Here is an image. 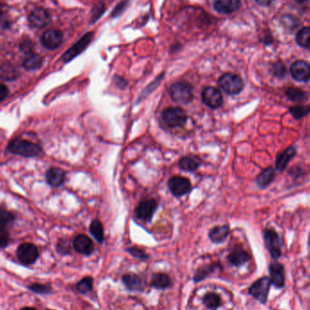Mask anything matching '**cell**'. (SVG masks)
<instances>
[{"label": "cell", "mask_w": 310, "mask_h": 310, "mask_svg": "<svg viewBox=\"0 0 310 310\" xmlns=\"http://www.w3.org/2000/svg\"><path fill=\"white\" fill-rule=\"evenodd\" d=\"M8 151L23 157H36L42 152V148L37 143L23 139L16 138L9 143Z\"/></svg>", "instance_id": "1"}, {"label": "cell", "mask_w": 310, "mask_h": 310, "mask_svg": "<svg viewBox=\"0 0 310 310\" xmlns=\"http://www.w3.org/2000/svg\"><path fill=\"white\" fill-rule=\"evenodd\" d=\"M172 101L179 105H188L193 99V86L188 82H176L169 88Z\"/></svg>", "instance_id": "2"}, {"label": "cell", "mask_w": 310, "mask_h": 310, "mask_svg": "<svg viewBox=\"0 0 310 310\" xmlns=\"http://www.w3.org/2000/svg\"><path fill=\"white\" fill-rule=\"evenodd\" d=\"M188 116L180 107H168L162 113V120L169 128H179L184 126Z\"/></svg>", "instance_id": "3"}, {"label": "cell", "mask_w": 310, "mask_h": 310, "mask_svg": "<svg viewBox=\"0 0 310 310\" xmlns=\"http://www.w3.org/2000/svg\"><path fill=\"white\" fill-rule=\"evenodd\" d=\"M219 85L224 92L235 96L241 92L244 88L243 80L241 77L232 73H226L222 75L218 81Z\"/></svg>", "instance_id": "4"}, {"label": "cell", "mask_w": 310, "mask_h": 310, "mask_svg": "<svg viewBox=\"0 0 310 310\" xmlns=\"http://www.w3.org/2000/svg\"><path fill=\"white\" fill-rule=\"evenodd\" d=\"M94 32H88L85 34L84 37L80 38L79 40L72 46L62 56V60L65 63H68L72 61L73 59L76 58L77 55H79L82 52H84L87 46L90 45V43L92 42V38H94Z\"/></svg>", "instance_id": "5"}, {"label": "cell", "mask_w": 310, "mask_h": 310, "mask_svg": "<svg viewBox=\"0 0 310 310\" xmlns=\"http://www.w3.org/2000/svg\"><path fill=\"white\" fill-rule=\"evenodd\" d=\"M17 257L20 263L29 266L36 263L39 257V252L36 245L32 243H23L17 247Z\"/></svg>", "instance_id": "6"}, {"label": "cell", "mask_w": 310, "mask_h": 310, "mask_svg": "<svg viewBox=\"0 0 310 310\" xmlns=\"http://www.w3.org/2000/svg\"><path fill=\"white\" fill-rule=\"evenodd\" d=\"M170 192L176 197L183 196L192 190V183L187 178L181 176H173L168 181Z\"/></svg>", "instance_id": "7"}, {"label": "cell", "mask_w": 310, "mask_h": 310, "mask_svg": "<svg viewBox=\"0 0 310 310\" xmlns=\"http://www.w3.org/2000/svg\"><path fill=\"white\" fill-rule=\"evenodd\" d=\"M270 284H271V282L268 277H261L256 281L255 283L250 288L249 292L253 298L265 304L268 299V294Z\"/></svg>", "instance_id": "8"}, {"label": "cell", "mask_w": 310, "mask_h": 310, "mask_svg": "<svg viewBox=\"0 0 310 310\" xmlns=\"http://www.w3.org/2000/svg\"><path fill=\"white\" fill-rule=\"evenodd\" d=\"M201 99L202 102L211 109H217L222 106L223 103L222 92L219 89L212 86H208L203 89L201 92Z\"/></svg>", "instance_id": "9"}, {"label": "cell", "mask_w": 310, "mask_h": 310, "mask_svg": "<svg viewBox=\"0 0 310 310\" xmlns=\"http://www.w3.org/2000/svg\"><path fill=\"white\" fill-rule=\"evenodd\" d=\"M28 22L31 27L40 29L49 25L51 22L50 14L42 8H37L30 13Z\"/></svg>", "instance_id": "10"}, {"label": "cell", "mask_w": 310, "mask_h": 310, "mask_svg": "<svg viewBox=\"0 0 310 310\" xmlns=\"http://www.w3.org/2000/svg\"><path fill=\"white\" fill-rule=\"evenodd\" d=\"M265 242L268 252L274 260H277L281 256V239L276 231L267 230L264 232Z\"/></svg>", "instance_id": "11"}, {"label": "cell", "mask_w": 310, "mask_h": 310, "mask_svg": "<svg viewBox=\"0 0 310 310\" xmlns=\"http://www.w3.org/2000/svg\"><path fill=\"white\" fill-rule=\"evenodd\" d=\"M63 43V34L56 29L46 30L41 37L42 46L48 50H55Z\"/></svg>", "instance_id": "12"}, {"label": "cell", "mask_w": 310, "mask_h": 310, "mask_svg": "<svg viewBox=\"0 0 310 310\" xmlns=\"http://www.w3.org/2000/svg\"><path fill=\"white\" fill-rule=\"evenodd\" d=\"M157 207L158 203L153 199L142 201L135 210V215L143 222H151Z\"/></svg>", "instance_id": "13"}, {"label": "cell", "mask_w": 310, "mask_h": 310, "mask_svg": "<svg viewBox=\"0 0 310 310\" xmlns=\"http://www.w3.org/2000/svg\"><path fill=\"white\" fill-rule=\"evenodd\" d=\"M290 74L298 82H307L310 80L309 64L303 60L296 61L290 67Z\"/></svg>", "instance_id": "14"}, {"label": "cell", "mask_w": 310, "mask_h": 310, "mask_svg": "<svg viewBox=\"0 0 310 310\" xmlns=\"http://www.w3.org/2000/svg\"><path fill=\"white\" fill-rule=\"evenodd\" d=\"M73 247L76 252L83 255L90 256L95 251V246L92 239L88 236L79 234L73 240Z\"/></svg>", "instance_id": "15"}, {"label": "cell", "mask_w": 310, "mask_h": 310, "mask_svg": "<svg viewBox=\"0 0 310 310\" xmlns=\"http://www.w3.org/2000/svg\"><path fill=\"white\" fill-rule=\"evenodd\" d=\"M214 10L224 15L235 12L240 7V0H210Z\"/></svg>", "instance_id": "16"}, {"label": "cell", "mask_w": 310, "mask_h": 310, "mask_svg": "<svg viewBox=\"0 0 310 310\" xmlns=\"http://www.w3.org/2000/svg\"><path fill=\"white\" fill-rule=\"evenodd\" d=\"M269 281L277 288H282L285 284V274L282 265L274 262L269 266Z\"/></svg>", "instance_id": "17"}, {"label": "cell", "mask_w": 310, "mask_h": 310, "mask_svg": "<svg viewBox=\"0 0 310 310\" xmlns=\"http://www.w3.org/2000/svg\"><path fill=\"white\" fill-rule=\"evenodd\" d=\"M122 283L126 286V289L129 291H142L143 289V278L135 273H128L123 275L122 277Z\"/></svg>", "instance_id": "18"}, {"label": "cell", "mask_w": 310, "mask_h": 310, "mask_svg": "<svg viewBox=\"0 0 310 310\" xmlns=\"http://www.w3.org/2000/svg\"><path fill=\"white\" fill-rule=\"evenodd\" d=\"M46 178L48 184L52 187H59L63 185L66 180V173L60 168L52 167L47 170Z\"/></svg>", "instance_id": "19"}, {"label": "cell", "mask_w": 310, "mask_h": 310, "mask_svg": "<svg viewBox=\"0 0 310 310\" xmlns=\"http://www.w3.org/2000/svg\"><path fill=\"white\" fill-rule=\"evenodd\" d=\"M251 259L247 252L241 247H235L234 250L228 256V260L232 266L239 267L245 264Z\"/></svg>", "instance_id": "20"}, {"label": "cell", "mask_w": 310, "mask_h": 310, "mask_svg": "<svg viewBox=\"0 0 310 310\" xmlns=\"http://www.w3.org/2000/svg\"><path fill=\"white\" fill-rule=\"evenodd\" d=\"M229 234H230V227L227 226V225L216 226L210 230L209 238L211 240V242L220 244L226 240Z\"/></svg>", "instance_id": "21"}, {"label": "cell", "mask_w": 310, "mask_h": 310, "mask_svg": "<svg viewBox=\"0 0 310 310\" xmlns=\"http://www.w3.org/2000/svg\"><path fill=\"white\" fill-rule=\"evenodd\" d=\"M296 154V149L294 147H289L285 151H282L277 156L276 161V169L280 172H283L289 163V161L293 158Z\"/></svg>", "instance_id": "22"}, {"label": "cell", "mask_w": 310, "mask_h": 310, "mask_svg": "<svg viewBox=\"0 0 310 310\" xmlns=\"http://www.w3.org/2000/svg\"><path fill=\"white\" fill-rule=\"evenodd\" d=\"M151 286L157 289H166L172 286V280L165 273H155L151 277Z\"/></svg>", "instance_id": "23"}, {"label": "cell", "mask_w": 310, "mask_h": 310, "mask_svg": "<svg viewBox=\"0 0 310 310\" xmlns=\"http://www.w3.org/2000/svg\"><path fill=\"white\" fill-rule=\"evenodd\" d=\"M44 63V59L41 55H38L36 53H32L30 55H26L25 60L23 61V67L26 70H37L42 67Z\"/></svg>", "instance_id": "24"}, {"label": "cell", "mask_w": 310, "mask_h": 310, "mask_svg": "<svg viewBox=\"0 0 310 310\" xmlns=\"http://www.w3.org/2000/svg\"><path fill=\"white\" fill-rule=\"evenodd\" d=\"M19 76L17 68L12 64L5 63L0 67V78L5 81H13Z\"/></svg>", "instance_id": "25"}, {"label": "cell", "mask_w": 310, "mask_h": 310, "mask_svg": "<svg viewBox=\"0 0 310 310\" xmlns=\"http://www.w3.org/2000/svg\"><path fill=\"white\" fill-rule=\"evenodd\" d=\"M275 178V170L274 168L268 167L265 169L257 178V183L260 188H266L272 182Z\"/></svg>", "instance_id": "26"}, {"label": "cell", "mask_w": 310, "mask_h": 310, "mask_svg": "<svg viewBox=\"0 0 310 310\" xmlns=\"http://www.w3.org/2000/svg\"><path fill=\"white\" fill-rule=\"evenodd\" d=\"M89 231L90 233L92 234V237L96 239L98 243L102 244L105 240V232H104V228L101 223L99 220H94L90 227H89Z\"/></svg>", "instance_id": "27"}, {"label": "cell", "mask_w": 310, "mask_h": 310, "mask_svg": "<svg viewBox=\"0 0 310 310\" xmlns=\"http://www.w3.org/2000/svg\"><path fill=\"white\" fill-rule=\"evenodd\" d=\"M203 304L207 306L209 309L216 310L222 306V298L215 292H209L206 294L202 298Z\"/></svg>", "instance_id": "28"}, {"label": "cell", "mask_w": 310, "mask_h": 310, "mask_svg": "<svg viewBox=\"0 0 310 310\" xmlns=\"http://www.w3.org/2000/svg\"><path fill=\"white\" fill-rule=\"evenodd\" d=\"M217 268H220V265L217 263H213V264L207 265L204 266L202 268H199L194 277H193V281L195 283H197L199 281H203L205 277H208L210 275V273L213 272L214 270Z\"/></svg>", "instance_id": "29"}, {"label": "cell", "mask_w": 310, "mask_h": 310, "mask_svg": "<svg viewBox=\"0 0 310 310\" xmlns=\"http://www.w3.org/2000/svg\"><path fill=\"white\" fill-rule=\"evenodd\" d=\"M199 166H200V164L198 163L197 161L189 156L182 157L179 161V167L185 172H195Z\"/></svg>", "instance_id": "30"}, {"label": "cell", "mask_w": 310, "mask_h": 310, "mask_svg": "<svg viewBox=\"0 0 310 310\" xmlns=\"http://www.w3.org/2000/svg\"><path fill=\"white\" fill-rule=\"evenodd\" d=\"M296 41L301 47L310 49V26H306L298 31Z\"/></svg>", "instance_id": "31"}, {"label": "cell", "mask_w": 310, "mask_h": 310, "mask_svg": "<svg viewBox=\"0 0 310 310\" xmlns=\"http://www.w3.org/2000/svg\"><path fill=\"white\" fill-rule=\"evenodd\" d=\"M92 286H94V278L90 276H86L77 282L76 289L80 294L90 293L92 291Z\"/></svg>", "instance_id": "32"}, {"label": "cell", "mask_w": 310, "mask_h": 310, "mask_svg": "<svg viewBox=\"0 0 310 310\" xmlns=\"http://www.w3.org/2000/svg\"><path fill=\"white\" fill-rule=\"evenodd\" d=\"M287 97L293 102H303L306 99V92H303L301 89L296 88V87H290L287 90Z\"/></svg>", "instance_id": "33"}, {"label": "cell", "mask_w": 310, "mask_h": 310, "mask_svg": "<svg viewBox=\"0 0 310 310\" xmlns=\"http://www.w3.org/2000/svg\"><path fill=\"white\" fill-rule=\"evenodd\" d=\"M289 113L293 115L295 119H300V118L306 116V114L310 113V106L305 105H296L289 109Z\"/></svg>", "instance_id": "34"}, {"label": "cell", "mask_w": 310, "mask_h": 310, "mask_svg": "<svg viewBox=\"0 0 310 310\" xmlns=\"http://www.w3.org/2000/svg\"><path fill=\"white\" fill-rule=\"evenodd\" d=\"M15 221V216L9 210L0 208V226L7 227L12 224Z\"/></svg>", "instance_id": "35"}, {"label": "cell", "mask_w": 310, "mask_h": 310, "mask_svg": "<svg viewBox=\"0 0 310 310\" xmlns=\"http://www.w3.org/2000/svg\"><path fill=\"white\" fill-rule=\"evenodd\" d=\"M27 289L35 293L40 294V295H46L52 292V288L50 286L41 283H33L27 287Z\"/></svg>", "instance_id": "36"}, {"label": "cell", "mask_w": 310, "mask_h": 310, "mask_svg": "<svg viewBox=\"0 0 310 310\" xmlns=\"http://www.w3.org/2000/svg\"><path fill=\"white\" fill-rule=\"evenodd\" d=\"M162 78H164V74H163V75H161V76H160L157 79L154 80L152 83H151V84H149V85L147 86L146 88L143 90V94L140 96V98H139L138 101L142 100L143 98L146 97L148 95H150L151 92H153L155 89L158 87V85H159L160 82H161Z\"/></svg>", "instance_id": "37"}, {"label": "cell", "mask_w": 310, "mask_h": 310, "mask_svg": "<svg viewBox=\"0 0 310 310\" xmlns=\"http://www.w3.org/2000/svg\"><path fill=\"white\" fill-rule=\"evenodd\" d=\"M126 251L131 256H133L134 258L137 259V260H146L149 259V255L146 254L143 251H142V250L138 249V247H128Z\"/></svg>", "instance_id": "38"}, {"label": "cell", "mask_w": 310, "mask_h": 310, "mask_svg": "<svg viewBox=\"0 0 310 310\" xmlns=\"http://www.w3.org/2000/svg\"><path fill=\"white\" fill-rule=\"evenodd\" d=\"M10 241V236L6 227L0 226V247H6Z\"/></svg>", "instance_id": "39"}, {"label": "cell", "mask_w": 310, "mask_h": 310, "mask_svg": "<svg viewBox=\"0 0 310 310\" xmlns=\"http://www.w3.org/2000/svg\"><path fill=\"white\" fill-rule=\"evenodd\" d=\"M20 51H22L25 55H30L34 53V44L30 39H25L23 40L19 45Z\"/></svg>", "instance_id": "40"}, {"label": "cell", "mask_w": 310, "mask_h": 310, "mask_svg": "<svg viewBox=\"0 0 310 310\" xmlns=\"http://www.w3.org/2000/svg\"><path fill=\"white\" fill-rule=\"evenodd\" d=\"M56 251L58 252L59 254H62V255L69 254L70 253L69 242L66 239H60L58 243L56 245Z\"/></svg>", "instance_id": "41"}, {"label": "cell", "mask_w": 310, "mask_h": 310, "mask_svg": "<svg viewBox=\"0 0 310 310\" xmlns=\"http://www.w3.org/2000/svg\"><path fill=\"white\" fill-rule=\"evenodd\" d=\"M286 73H287V69H286L284 64L277 62L273 65V75L274 76H277V77H283V76H285Z\"/></svg>", "instance_id": "42"}, {"label": "cell", "mask_w": 310, "mask_h": 310, "mask_svg": "<svg viewBox=\"0 0 310 310\" xmlns=\"http://www.w3.org/2000/svg\"><path fill=\"white\" fill-rule=\"evenodd\" d=\"M129 5V0H122L119 4L116 6V8L114 9L112 14V17H118L119 15H121L125 10H126L127 6Z\"/></svg>", "instance_id": "43"}, {"label": "cell", "mask_w": 310, "mask_h": 310, "mask_svg": "<svg viewBox=\"0 0 310 310\" xmlns=\"http://www.w3.org/2000/svg\"><path fill=\"white\" fill-rule=\"evenodd\" d=\"M7 9L6 6L0 3V25H2L5 28L9 27L10 24H9V21H7Z\"/></svg>", "instance_id": "44"}, {"label": "cell", "mask_w": 310, "mask_h": 310, "mask_svg": "<svg viewBox=\"0 0 310 310\" xmlns=\"http://www.w3.org/2000/svg\"><path fill=\"white\" fill-rule=\"evenodd\" d=\"M105 7V5L102 4L101 6H97V7L95 8V10H96V11L92 12V19H91L92 23H94V22L96 21L97 19H98V18L101 17L102 13L104 12Z\"/></svg>", "instance_id": "45"}, {"label": "cell", "mask_w": 310, "mask_h": 310, "mask_svg": "<svg viewBox=\"0 0 310 310\" xmlns=\"http://www.w3.org/2000/svg\"><path fill=\"white\" fill-rule=\"evenodd\" d=\"M9 90L4 84H0V102L9 97Z\"/></svg>", "instance_id": "46"}, {"label": "cell", "mask_w": 310, "mask_h": 310, "mask_svg": "<svg viewBox=\"0 0 310 310\" xmlns=\"http://www.w3.org/2000/svg\"><path fill=\"white\" fill-rule=\"evenodd\" d=\"M114 83L120 88H125L126 85H127V81L122 78V77H118V76L114 77Z\"/></svg>", "instance_id": "47"}, {"label": "cell", "mask_w": 310, "mask_h": 310, "mask_svg": "<svg viewBox=\"0 0 310 310\" xmlns=\"http://www.w3.org/2000/svg\"><path fill=\"white\" fill-rule=\"evenodd\" d=\"M255 1L258 4L260 5V6H264V7L269 6L274 2V0H255Z\"/></svg>", "instance_id": "48"}, {"label": "cell", "mask_w": 310, "mask_h": 310, "mask_svg": "<svg viewBox=\"0 0 310 310\" xmlns=\"http://www.w3.org/2000/svg\"><path fill=\"white\" fill-rule=\"evenodd\" d=\"M295 1H296V2H298V3H299V4H304V3L307 2L308 0H295Z\"/></svg>", "instance_id": "49"}, {"label": "cell", "mask_w": 310, "mask_h": 310, "mask_svg": "<svg viewBox=\"0 0 310 310\" xmlns=\"http://www.w3.org/2000/svg\"><path fill=\"white\" fill-rule=\"evenodd\" d=\"M20 310H37L36 308H34V307H29V306H26V307H23L22 309Z\"/></svg>", "instance_id": "50"}]
</instances>
